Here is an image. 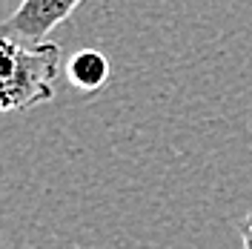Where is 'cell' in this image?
<instances>
[{
	"instance_id": "1",
	"label": "cell",
	"mask_w": 252,
	"mask_h": 249,
	"mask_svg": "<svg viewBox=\"0 0 252 249\" xmlns=\"http://www.w3.org/2000/svg\"><path fill=\"white\" fill-rule=\"evenodd\" d=\"M61 69V46L23 43L0 34V115L29 112L55 97V80Z\"/></svg>"
},
{
	"instance_id": "4",
	"label": "cell",
	"mask_w": 252,
	"mask_h": 249,
	"mask_svg": "<svg viewBox=\"0 0 252 249\" xmlns=\"http://www.w3.org/2000/svg\"><path fill=\"white\" fill-rule=\"evenodd\" d=\"M241 241H244V249H252V209H250V215L241 220Z\"/></svg>"
},
{
	"instance_id": "2",
	"label": "cell",
	"mask_w": 252,
	"mask_h": 249,
	"mask_svg": "<svg viewBox=\"0 0 252 249\" xmlns=\"http://www.w3.org/2000/svg\"><path fill=\"white\" fill-rule=\"evenodd\" d=\"M83 0H23L12 15L0 23V34H9L23 43H43L49 31L75 15Z\"/></svg>"
},
{
	"instance_id": "3",
	"label": "cell",
	"mask_w": 252,
	"mask_h": 249,
	"mask_svg": "<svg viewBox=\"0 0 252 249\" xmlns=\"http://www.w3.org/2000/svg\"><path fill=\"white\" fill-rule=\"evenodd\" d=\"M66 78L78 92H97L109 80V61L97 49H80L66 63Z\"/></svg>"
}]
</instances>
